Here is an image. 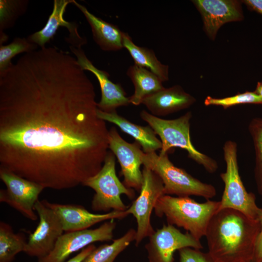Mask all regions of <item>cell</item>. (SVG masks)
Listing matches in <instances>:
<instances>
[{
	"mask_svg": "<svg viewBox=\"0 0 262 262\" xmlns=\"http://www.w3.org/2000/svg\"><path fill=\"white\" fill-rule=\"evenodd\" d=\"M91 81L54 47L26 53L0 75V169L61 190L103 165L109 131Z\"/></svg>",
	"mask_w": 262,
	"mask_h": 262,
	"instance_id": "6da1fadb",
	"label": "cell"
},
{
	"mask_svg": "<svg viewBox=\"0 0 262 262\" xmlns=\"http://www.w3.org/2000/svg\"><path fill=\"white\" fill-rule=\"evenodd\" d=\"M260 231L258 220L232 209L218 210L205 237L213 262H252Z\"/></svg>",
	"mask_w": 262,
	"mask_h": 262,
	"instance_id": "7a4b0ae2",
	"label": "cell"
},
{
	"mask_svg": "<svg viewBox=\"0 0 262 262\" xmlns=\"http://www.w3.org/2000/svg\"><path fill=\"white\" fill-rule=\"evenodd\" d=\"M219 201L207 200L199 203L190 196L164 195L157 201L155 214L165 216L167 223L182 228L196 239L205 236L209 223L218 211Z\"/></svg>",
	"mask_w": 262,
	"mask_h": 262,
	"instance_id": "3957f363",
	"label": "cell"
},
{
	"mask_svg": "<svg viewBox=\"0 0 262 262\" xmlns=\"http://www.w3.org/2000/svg\"><path fill=\"white\" fill-rule=\"evenodd\" d=\"M140 116L159 136L162 144L160 154L167 153L172 147H180L186 150L189 158L202 165L208 172L213 173L217 171L218 166L216 161L198 151L192 144L191 112L173 119H162L144 110L141 111Z\"/></svg>",
	"mask_w": 262,
	"mask_h": 262,
	"instance_id": "277c9868",
	"label": "cell"
},
{
	"mask_svg": "<svg viewBox=\"0 0 262 262\" xmlns=\"http://www.w3.org/2000/svg\"><path fill=\"white\" fill-rule=\"evenodd\" d=\"M142 163L144 167L152 171L161 179L165 195L177 196H196L208 200L216 194L213 185L203 182L185 170L175 166L169 159L167 153H144Z\"/></svg>",
	"mask_w": 262,
	"mask_h": 262,
	"instance_id": "5b68a950",
	"label": "cell"
},
{
	"mask_svg": "<svg viewBox=\"0 0 262 262\" xmlns=\"http://www.w3.org/2000/svg\"><path fill=\"white\" fill-rule=\"evenodd\" d=\"M223 150L226 169L220 175L224 189L218 210L232 209L251 219L258 220L261 208L257 205L255 195L247 191L242 180L239 171L236 143L232 140L226 141Z\"/></svg>",
	"mask_w": 262,
	"mask_h": 262,
	"instance_id": "8992f818",
	"label": "cell"
},
{
	"mask_svg": "<svg viewBox=\"0 0 262 262\" xmlns=\"http://www.w3.org/2000/svg\"><path fill=\"white\" fill-rule=\"evenodd\" d=\"M115 156L112 152L108 151L100 170L82 184L95 192L91 201L94 211H125L129 206L124 203L121 195L124 194L131 199L135 196L133 189L127 187L118 178Z\"/></svg>",
	"mask_w": 262,
	"mask_h": 262,
	"instance_id": "52a82bcc",
	"label": "cell"
},
{
	"mask_svg": "<svg viewBox=\"0 0 262 262\" xmlns=\"http://www.w3.org/2000/svg\"><path fill=\"white\" fill-rule=\"evenodd\" d=\"M143 182L139 196L126 211L136 219L137 229L135 246L155 231L151 223V215L158 199L164 195L161 179L151 170L144 167Z\"/></svg>",
	"mask_w": 262,
	"mask_h": 262,
	"instance_id": "ba28073f",
	"label": "cell"
},
{
	"mask_svg": "<svg viewBox=\"0 0 262 262\" xmlns=\"http://www.w3.org/2000/svg\"><path fill=\"white\" fill-rule=\"evenodd\" d=\"M0 178L6 189L0 190V202L6 203L28 219L35 221L34 205L42 186L12 172L0 169Z\"/></svg>",
	"mask_w": 262,
	"mask_h": 262,
	"instance_id": "9c48e42d",
	"label": "cell"
},
{
	"mask_svg": "<svg viewBox=\"0 0 262 262\" xmlns=\"http://www.w3.org/2000/svg\"><path fill=\"white\" fill-rule=\"evenodd\" d=\"M34 210L39 221L35 230L29 235L24 252L39 259L53 250L64 231L59 218L44 200H37Z\"/></svg>",
	"mask_w": 262,
	"mask_h": 262,
	"instance_id": "30bf717a",
	"label": "cell"
},
{
	"mask_svg": "<svg viewBox=\"0 0 262 262\" xmlns=\"http://www.w3.org/2000/svg\"><path fill=\"white\" fill-rule=\"evenodd\" d=\"M116 223L113 220L95 229L66 232L58 239L53 250L38 262H65L72 253L97 242L113 240Z\"/></svg>",
	"mask_w": 262,
	"mask_h": 262,
	"instance_id": "8fae6325",
	"label": "cell"
},
{
	"mask_svg": "<svg viewBox=\"0 0 262 262\" xmlns=\"http://www.w3.org/2000/svg\"><path fill=\"white\" fill-rule=\"evenodd\" d=\"M148 237L145 245L148 262H174V253L177 250L187 247L203 248L200 240L169 224L157 229Z\"/></svg>",
	"mask_w": 262,
	"mask_h": 262,
	"instance_id": "7c38bea8",
	"label": "cell"
},
{
	"mask_svg": "<svg viewBox=\"0 0 262 262\" xmlns=\"http://www.w3.org/2000/svg\"><path fill=\"white\" fill-rule=\"evenodd\" d=\"M109 148L117 158L124 177V184L128 188L140 191L143 182L142 163L144 152L137 142L130 143L118 133L116 128L109 131Z\"/></svg>",
	"mask_w": 262,
	"mask_h": 262,
	"instance_id": "4fadbf2b",
	"label": "cell"
},
{
	"mask_svg": "<svg viewBox=\"0 0 262 262\" xmlns=\"http://www.w3.org/2000/svg\"><path fill=\"white\" fill-rule=\"evenodd\" d=\"M201 14L205 31L214 40L224 24L241 21L244 16L241 2L235 0H194L192 1Z\"/></svg>",
	"mask_w": 262,
	"mask_h": 262,
	"instance_id": "5bb4252c",
	"label": "cell"
},
{
	"mask_svg": "<svg viewBox=\"0 0 262 262\" xmlns=\"http://www.w3.org/2000/svg\"><path fill=\"white\" fill-rule=\"evenodd\" d=\"M70 49L76 57L83 70L92 72L99 82L101 98L97 103L98 109L107 113L116 111V108L131 104L129 97L119 83L113 82L107 72L97 68L86 56L82 48L69 46Z\"/></svg>",
	"mask_w": 262,
	"mask_h": 262,
	"instance_id": "9a60e30c",
	"label": "cell"
},
{
	"mask_svg": "<svg viewBox=\"0 0 262 262\" xmlns=\"http://www.w3.org/2000/svg\"><path fill=\"white\" fill-rule=\"evenodd\" d=\"M44 201L57 215L65 232L88 229L102 221L122 219L129 215L126 211H112L102 214L94 213L80 205L51 203L46 200H44Z\"/></svg>",
	"mask_w": 262,
	"mask_h": 262,
	"instance_id": "2e32d148",
	"label": "cell"
},
{
	"mask_svg": "<svg viewBox=\"0 0 262 262\" xmlns=\"http://www.w3.org/2000/svg\"><path fill=\"white\" fill-rule=\"evenodd\" d=\"M73 0H54L53 10L46 24L40 31L30 35L27 39L31 42L44 48L56 33L59 27H66L69 32L68 37L66 41L70 45L77 48L87 43L86 38L82 37L78 31V24L76 22L66 20L64 15L66 6L73 3Z\"/></svg>",
	"mask_w": 262,
	"mask_h": 262,
	"instance_id": "e0dca14e",
	"label": "cell"
},
{
	"mask_svg": "<svg viewBox=\"0 0 262 262\" xmlns=\"http://www.w3.org/2000/svg\"><path fill=\"white\" fill-rule=\"evenodd\" d=\"M196 98L179 85L163 89L145 98L142 102L152 115L160 117L187 109Z\"/></svg>",
	"mask_w": 262,
	"mask_h": 262,
	"instance_id": "ac0fdd59",
	"label": "cell"
},
{
	"mask_svg": "<svg viewBox=\"0 0 262 262\" xmlns=\"http://www.w3.org/2000/svg\"><path fill=\"white\" fill-rule=\"evenodd\" d=\"M97 115L105 121L115 124L122 131L132 136L142 147L144 153L153 152L162 148L161 140L149 126H143L133 123L118 115L116 111L107 113L98 109Z\"/></svg>",
	"mask_w": 262,
	"mask_h": 262,
	"instance_id": "d6986e66",
	"label": "cell"
},
{
	"mask_svg": "<svg viewBox=\"0 0 262 262\" xmlns=\"http://www.w3.org/2000/svg\"><path fill=\"white\" fill-rule=\"evenodd\" d=\"M73 3L84 16L91 27L95 42L102 50L117 51L124 48L123 32L117 26L94 15L84 6L74 0Z\"/></svg>",
	"mask_w": 262,
	"mask_h": 262,
	"instance_id": "ffe728a7",
	"label": "cell"
},
{
	"mask_svg": "<svg viewBox=\"0 0 262 262\" xmlns=\"http://www.w3.org/2000/svg\"><path fill=\"white\" fill-rule=\"evenodd\" d=\"M126 74L134 87L133 94L129 97L130 103L134 105L142 104L145 98L164 88L157 75L135 64L128 68Z\"/></svg>",
	"mask_w": 262,
	"mask_h": 262,
	"instance_id": "44dd1931",
	"label": "cell"
},
{
	"mask_svg": "<svg viewBox=\"0 0 262 262\" xmlns=\"http://www.w3.org/2000/svg\"><path fill=\"white\" fill-rule=\"evenodd\" d=\"M123 44L131 57L135 64L143 67L157 75L164 82L168 80L169 66L163 64L157 58L153 50L135 45L131 38L123 32Z\"/></svg>",
	"mask_w": 262,
	"mask_h": 262,
	"instance_id": "7402d4cb",
	"label": "cell"
},
{
	"mask_svg": "<svg viewBox=\"0 0 262 262\" xmlns=\"http://www.w3.org/2000/svg\"><path fill=\"white\" fill-rule=\"evenodd\" d=\"M136 230L129 229L110 244L96 247L82 262H114L116 257L136 238Z\"/></svg>",
	"mask_w": 262,
	"mask_h": 262,
	"instance_id": "603a6c76",
	"label": "cell"
},
{
	"mask_svg": "<svg viewBox=\"0 0 262 262\" xmlns=\"http://www.w3.org/2000/svg\"><path fill=\"white\" fill-rule=\"evenodd\" d=\"M27 241L21 233L14 232L11 226L0 222V262H12L15 256L24 252Z\"/></svg>",
	"mask_w": 262,
	"mask_h": 262,
	"instance_id": "cb8c5ba5",
	"label": "cell"
},
{
	"mask_svg": "<svg viewBox=\"0 0 262 262\" xmlns=\"http://www.w3.org/2000/svg\"><path fill=\"white\" fill-rule=\"evenodd\" d=\"M255 152L254 179L262 200V118L251 119L248 126Z\"/></svg>",
	"mask_w": 262,
	"mask_h": 262,
	"instance_id": "d4e9b609",
	"label": "cell"
},
{
	"mask_svg": "<svg viewBox=\"0 0 262 262\" xmlns=\"http://www.w3.org/2000/svg\"><path fill=\"white\" fill-rule=\"evenodd\" d=\"M37 48V45L24 37H16L10 44L0 45V75L10 68L13 64L12 59L17 54L32 52Z\"/></svg>",
	"mask_w": 262,
	"mask_h": 262,
	"instance_id": "484cf974",
	"label": "cell"
},
{
	"mask_svg": "<svg viewBox=\"0 0 262 262\" xmlns=\"http://www.w3.org/2000/svg\"><path fill=\"white\" fill-rule=\"evenodd\" d=\"M28 3L26 0H0V33L14 25L18 17L25 13Z\"/></svg>",
	"mask_w": 262,
	"mask_h": 262,
	"instance_id": "4316f807",
	"label": "cell"
},
{
	"mask_svg": "<svg viewBox=\"0 0 262 262\" xmlns=\"http://www.w3.org/2000/svg\"><path fill=\"white\" fill-rule=\"evenodd\" d=\"M206 106H221L224 109L243 104H262V98L254 91H246L224 98H214L208 96L204 100Z\"/></svg>",
	"mask_w": 262,
	"mask_h": 262,
	"instance_id": "83f0119b",
	"label": "cell"
},
{
	"mask_svg": "<svg viewBox=\"0 0 262 262\" xmlns=\"http://www.w3.org/2000/svg\"><path fill=\"white\" fill-rule=\"evenodd\" d=\"M179 262H213L208 252L200 249L187 247L179 251Z\"/></svg>",
	"mask_w": 262,
	"mask_h": 262,
	"instance_id": "f1b7e54d",
	"label": "cell"
},
{
	"mask_svg": "<svg viewBox=\"0 0 262 262\" xmlns=\"http://www.w3.org/2000/svg\"><path fill=\"white\" fill-rule=\"evenodd\" d=\"M260 231L256 244L253 262H262V208L259 216Z\"/></svg>",
	"mask_w": 262,
	"mask_h": 262,
	"instance_id": "f546056e",
	"label": "cell"
},
{
	"mask_svg": "<svg viewBox=\"0 0 262 262\" xmlns=\"http://www.w3.org/2000/svg\"><path fill=\"white\" fill-rule=\"evenodd\" d=\"M96 247L94 245H90L81 250L75 256L65 262H82Z\"/></svg>",
	"mask_w": 262,
	"mask_h": 262,
	"instance_id": "4dcf8cb0",
	"label": "cell"
},
{
	"mask_svg": "<svg viewBox=\"0 0 262 262\" xmlns=\"http://www.w3.org/2000/svg\"><path fill=\"white\" fill-rule=\"evenodd\" d=\"M243 1L250 9L262 15V0H246Z\"/></svg>",
	"mask_w": 262,
	"mask_h": 262,
	"instance_id": "1f68e13d",
	"label": "cell"
},
{
	"mask_svg": "<svg viewBox=\"0 0 262 262\" xmlns=\"http://www.w3.org/2000/svg\"><path fill=\"white\" fill-rule=\"evenodd\" d=\"M254 92L262 98V82H258Z\"/></svg>",
	"mask_w": 262,
	"mask_h": 262,
	"instance_id": "d6a6232c",
	"label": "cell"
},
{
	"mask_svg": "<svg viewBox=\"0 0 262 262\" xmlns=\"http://www.w3.org/2000/svg\"></svg>",
	"mask_w": 262,
	"mask_h": 262,
	"instance_id": "836d02e7",
	"label": "cell"
}]
</instances>
